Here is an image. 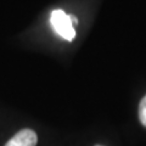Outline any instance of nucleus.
<instances>
[{"mask_svg": "<svg viewBox=\"0 0 146 146\" xmlns=\"http://www.w3.org/2000/svg\"><path fill=\"white\" fill-rule=\"evenodd\" d=\"M70 18H71V22H72V25H73V26L78 23V18H77L76 16H72V15H70Z\"/></svg>", "mask_w": 146, "mask_h": 146, "instance_id": "nucleus-4", "label": "nucleus"}, {"mask_svg": "<svg viewBox=\"0 0 146 146\" xmlns=\"http://www.w3.org/2000/svg\"><path fill=\"white\" fill-rule=\"evenodd\" d=\"M95 146H102V145H95Z\"/></svg>", "mask_w": 146, "mask_h": 146, "instance_id": "nucleus-5", "label": "nucleus"}, {"mask_svg": "<svg viewBox=\"0 0 146 146\" xmlns=\"http://www.w3.org/2000/svg\"><path fill=\"white\" fill-rule=\"evenodd\" d=\"M139 119L141 122V124L146 127V95L141 99L139 105Z\"/></svg>", "mask_w": 146, "mask_h": 146, "instance_id": "nucleus-3", "label": "nucleus"}, {"mask_svg": "<svg viewBox=\"0 0 146 146\" xmlns=\"http://www.w3.org/2000/svg\"><path fill=\"white\" fill-rule=\"evenodd\" d=\"M38 144V135L32 129H22L12 136L5 146H35Z\"/></svg>", "mask_w": 146, "mask_h": 146, "instance_id": "nucleus-2", "label": "nucleus"}, {"mask_svg": "<svg viewBox=\"0 0 146 146\" xmlns=\"http://www.w3.org/2000/svg\"><path fill=\"white\" fill-rule=\"evenodd\" d=\"M50 23H51L54 31L60 36H62L63 39L68 40V42L74 39L76 36L74 27H73L71 22L70 15H67L65 11L62 10L52 11L51 15H50Z\"/></svg>", "mask_w": 146, "mask_h": 146, "instance_id": "nucleus-1", "label": "nucleus"}]
</instances>
